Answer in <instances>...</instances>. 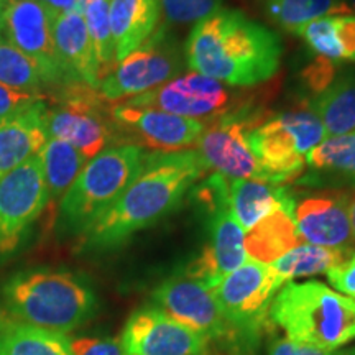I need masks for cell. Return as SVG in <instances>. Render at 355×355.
I'll list each match as a JSON object with an SVG mask.
<instances>
[{
    "label": "cell",
    "mask_w": 355,
    "mask_h": 355,
    "mask_svg": "<svg viewBox=\"0 0 355 355\" xmlns=\"http://www.w3.org/2000/svg\"><path fill=\"white\" fill-rule=\"evenodd\" d=\"M309 173L300 184L355 191V132L327 137L306 157Z\"/></svg>",
    "instance_id": "cell-21"
},
{
    "label": "cell",
    "mask_w": 355,
    "mask_h": 355,
    "mask_svg": "<svg viewBox=\"0 0 355 355\" xmlns=\"http://www.w3.org/2000/svg\"><path fill=\"white\" fill-rule=\"evenodd\" d=\"M38 2L46 8V12L50 13L51 20H55L56 17L63 15V13L76 8V0H38Z\"/></svg>",
    "instance_id": "cell-39"
},
{
    "label": "cell",
    "mask_w": 355,
    "mask_h": 355,
    "mask_svg": "<svg viewBox=\"0 0 355 355\" xmlns=\"http://www.w3.org/2000/svg\"><path fill=\"white\" fill-rule=\"evenodd\" d=\"M339 355H355V349L350 350V352H340Z\"/></svg>",
    "instance_id": "cell-43"
},
{
    "label": "cell",
    "mask_w": 355,
    "mask_h": 355,
    "mask_svg": "<svg viewBox=\"0 0 355 355\" xmlns=\"http://www.w3.org/2000/svg\"><path fill=\"white\" fill-rule=\"evenodd\" d=\"M0 83L30 92H40L44 86H53L38 61L6 42H0Z\"/></svg>",
    "instance_id": "cell-30"
},
{
    "label": "cell",
    "mask_w": 355,
    "mask_h": 355,
    "mask_svg": "<svg viewBox=\"0 0 355 355\" xmlns=\"http://www.w3.org/2000/svg\"><path fill=\"white\" fill-rule=\"evenodd\" d=\"M183 68L180 48L166 25L158 26L146 42L114 66L101 79L97 91L104 101H127L176 78Z\"/></svg>",
    "instance_id": "cell-7"
},
{
    "label": "cell",
    "mask_w": 355,
    "mask_h": 355,
    "mask_svg": "<svg viewBox=\"0 0 355 355\" xmlns=\"http://www.w3.org/2000/svg\"><path fill=\"white\" fill-rule=\"evenodd\" d=\"M50 202L40 153L0 180V257L12 255Z\"/></svg>",
    "instance_id": "cell-9"
},
{
    "label": "cell",
    "mask_w": 355,
    "mask_h": 355,
    "mask_svg": "<svg viewBox=\"0 0 355 355\" xmlns=\"http://www.w3.org/2000/svg\"><path fill=\"white\" fill-rule=\"evenodd\" d=\"M243 243L248 259L266 265H272L273 261L303 243L293 217V194L290 202L278 207L272 214L257 222L250 230H247Z\"/></svg>",
    "instance_id": "cell-23"
},
{
    "label": "cell",
    "mask_w": 355,
    "mask_h": 355,
    "mask_svg": "<svg viewBox=\"0 0 355 355\" xmlns=\"http://www.w3.org/2000/svg\"><path fill=\"white\" fill-rule=\"evenodd\" d=\"M340 352H331L313 347V345L300 344L296 340L288 339V337H277L268 345V354L266 355H339Z\"/></svg>",
    "instance_id": "cell-38"
},
{
    "label": "cell",
    "mask_w": 355,
    "mask_h": 355,
    "mask_svg": "<svg viewBox=\"0 0 355 355\" xmlns=\"http://www.w3.org/2000/svg\"><path fill=\"white\" fill-rule=\"evenodd\" d=\"M293 35L303 40L309 50L316 53L319 58L329 60L332 63L343 61V50H340L334 28V17H324V19L309 21L296 28Z\"/></svg>",
    "instance_id": "cell-32"
},
{
    "label": "cell",
    "mask_w": 355,
    "mask_h": 355,
    "mask_svg": "<svg viewBox=\"0 0 355 355\" xmlns=\"http://www.w3.org/2000/svg\"><path fill=\"white\" fill-rule=\"evenodd\" d=\"M46 130L50 139L68 141L87 159L107 148L112 127L99 112L96 97L84 89L66 97L63 104L48 109Z\"/></svg>",
    "instance_id": "cell-17"
},
{
    "label": "cell",
    "mask_w": 355,
    "mask_h": 355,
    "mask_svg": "<svg viewBox=\"0 0 355 355\" xmlns=\"http://www.w3.org/2000/svg\"><path fill=\"white\" fill-rule=\"evenodd\" d=\"M326 277L332 290L355 301V252H350L340 263L332 266Z\"/></svg>",
    "instance_id": "cell-36"
},
{
    "label": "cell",
    "mask_w": 355,
    "mask_h": 355,
    "mask_svg": "<svg viewBox=\"0 0 355 355\" xmlns=\"http://www.w3.org/2000/svg\"><path fill=\"white\" fill-rule=\"evenodd\" d=\"M69 345L73 355H125L121 339L112 337H73Z\"/></svg>",
    "instance_id": "cell-35"
},
{
    "label": "cell",
    "mask_w": 355,
    "mask_h": 355,
    "mask_svg": "<svg viewBox=\"0 0 355 355\" xmlns=\"http://www.w3.org/2000/svg\"><path fill=\"white\" fill-rule=\"evenodd\" d=\"M91 2H92V0H76V10L83 12L84 8H86Z\"/></svg>",
    "instance_id": "cell-41"
},
{
    "label": "cell",
    "mask_w": 355,
    "mask_h": 355,
    "mask_svg": "<svg viewBox=\"0 0 355 355\" xmlns=\"http://www.w3.org/2000/svg\"><path fill=\"white\" fill-rule=\"evenodd\" d=\"M157 306L175 321L184 324L207 340H232L237 331L225 319L214 293L186 275L163 279L152 293Z\"/></svg>",
    "instance_id": "cell-12"
},
{
    "label": "cell",
    "mask_w": 355,
    "mask_h": 355,
    "mask_svg": "<svg viewBox=\"0 0 355 355\" xmlns=\"http://www.w3.org/2000/svg\"><path fill=\"white\" fill-rule=\"evenodd\" d=\"M146 152L127 144L110 146L91 158L71 188L60 199L56 230L79 237L97 217L104 214L139 175Z\"/></svg>",
    "instance_id": "cell-5"
},
{
    "label": "cell",
    "mask_w": 355,
    "mask_h": 355,
    "mask_svg": "<svg viewBox=\"0 0 355 355\" xmlns=\"http://www.w3.org/2000/svg\"><path fill=\"white\" fill-rule=\"evenodd\" d=\"M207 168L196 150L146 153L139 175L104 214L79 235V252H109L152 227L183 202Z\"/></svg>",
    "instance_id": "cell-1"
},
{
    "label": "cell",
    "mask_w": 355,
    "mask_h": 355,
    "mask_svg": "<svg viewBox=\"0 0 355 355\" xmlns=\"http://www.w3.org/2000/svg\"><path fill=\"white\" fill-rule=\"evenodd\" d=\"M0 42H2V24H0Z\"/></svg>",
    "instance_id": "cell-44"
},
{
    "label": "cell",
    "mask_w": 355,
    "mask_h": 355,
    "mask_svg": "<svg viewBox=\"0 0 355 355\" xmlns=\"http://www.w3.org/2000/svg\"><path fill=\"white\" fill-rule=\"evenodd\" d=\"M290 201L291 189L283 184L261 180H229V211L245 232Z\"/></svg>",
    "instance_id": "cell-24"
},
{
    "label": "cell",
    "mask_w": 355,
    "mask_h": 355,
    "mask_svg": "<svg viewBox=\"0 0 355 355\" xmlns=\"http://www.w3.org/2000/svg\"><path fill=\"white\" fill-rule=\"evenodd\" d=\"M122 104L198 119L225 114V109L230 105V92L216 79L198 73H186L152 91L130 97Z\"/></svg>",
    "instance_id": "cell-16"
},
{
    "label": "cell",
    "mask_w": 355,
    "mask_h": 355,
    "mask_svg": "<svg viewBox=\"0 0 355 355\" xmlns=\"http://www.w3.org/2000/svg\"><path fill=\"white\" fill-rule=\"evenodd\" d=\"M53 42L61 64L74 81L97 89L99 64L84 20V13L73 8L53 20Z\"/></svg>",
    "instance_id": "cell-19"
},
{
    "label": "cell",
    "mask_w": 355,
    "mask_h": 355,
    "mask_svg": "<svg viewBox=\"0 0 355 355\" xmlns=\"http://www.w3.org/2000/svg\"><path fill=\"white\" fill-rule=\"evenodd\" d=\"M334 28L343 50V61H355V15H336Z\"/></svg>",
    "instance_id": "cell-37"
},
{
    "label": "cell",
    "mask_w": 355,
    "mask_h": 355,
    "mask_svg": "<svg viewBox=\"0 0 355 355\" xmlns=\"http://www.w3.org/2000/svg\"><path fill=\"white\" fill-rule=\"evenodd\" d=\"M309 109L318 115L327 137L355 132V73H344L309 101Z\"/></svg>",
    "instance_id": "cell-26"
},
{
    "label": "cell",
    "mask_w": 355,
    "mask_h": 355,
    "mask_svg": "<svg viewBox=\"0 0 355 355\" xmlns=\"http://www.w3.org/2000/svg\"><path fill=\"white\" fill-rule=\"evenodd\" d=\"M0 355H73L69 337L19 321L0 309Z\"/></svg>",
    "instance_id": "cell-25"
},
{
    "label": "cell",
    "mask_w": 355,
    "mask_h": 355,
    "mask_svg": "<svg viewBox=\"0 0 355 355\" xmlns=\"http://www.w3.org/2000/svg\"><path fill=\"white\" fill-rule=\"evenodd\" d=\"M110 121L119 132L135 140L133 145L148 146L153 152H180L196 145L207 122L181 117L157 109L130 107L117 104L109 110Z\"/></svg>",
    "instance_id": "cell-15"
},
{
    "label": "cell",
    "mask_w": 355,
    "mask_h": 355,
    "mask_svg": "<svg viewBox=\"0 0 355 355\" xmlns=\"http://www.w3.org/2000/svg\"><path fill=\"white\" fill-rule=\"evenodd\" d=\"M345 2H347V6L350 7V10H355V0H345Z\"/></svg>",
    "instance_id": "cell-42"
},
{
    "label": "cell",
    "mask_w": 355,
    "mask_h": 355,
    "mask_svg": "<svg viewBox=\"0 0 355 355\" xmlns=\"http://www.w3.org/2000/svg\"><path fill=\"white\" fill-rule=\"evenodd\" d=\"M349 216H350V225H352V232H354V239H355V191H352V194H350Z\"/></svg>",
    "instance_id": "cell-40"
},
{
    "label": "cell",
    "mask_w": 355,
    "mask_h": 355,
    "mask_svg": "<svg viewBox=\"0 0 355 355\" xmlns=\"http://www.w3.org/2000/svg\"><path fill=\"white\" fill-rule=\"evenodd\" d=\"M40 157L50 201H60L64 196L89 162L79 150L60 139H48Z\"/></svg>",
    "instance_id": "cell-27"
},
{
    "label": "cell",
    "mask_w": 355,
    "mask_h": 355,
    "mask_svg": "<svg viewBox=\"0 0 355 355\" xmlns=\"http://www.w3.org/2000/svg\"><path fill=\"white\" fill-rule=\"evenodd\" d=\"M2 42L38 61L53 86H78L66 73L53 42V20L38 0H0Z\"/></svg>",
    "instance_id": "cell-10"
},
{
    "label": "cell",
    "mask_w": 355,
    "mask_h": 355,
    "mask_svg": "<svg viewBox=\"0 0 355 355\" xmlns=\"http://www.w3.org/2000/svg\"><path fill=\"white\" fill-rule=\"evenodd\" d=\"M268 318L300 344L337 352L355 340V301L321 282H290L270 306Z\"/></svg>",
    "instance_id": "cell-4"
},
{
    "label": "cell",
    "mask_w": 355,
    "mask_h": 355,
    "mask_svg": "<svg viewBox=\"0 0 355 355\" xmlns=\"http://www.w3.org/2000/svg\"><path fill=\"white\" fill-rule=\"evenodd\" d=\"M224 0H159L166 24L191 25L206 20L222 8Z\"/></svg>",
    "instance_id": "cell-33"
},
{
    "label": "cell",
    "mask_w": 355,
    "mask_h": 355,
    "mask_svg": "<svg viewBox=\"0 0 355 355\" xmlns=\"http://www.w3.org/2000/svg\"><path fill=\"white\" fill-rule=\"evenodd\" d=\"M282 286L272 265L248 259L211 290L237 334L255 337L266 322L270 306Z\"/></svg>",
    "instance_id": "cell-8"
},
{
    "label": "cell",
    "mask_w": 355,
    "mask_h": 355,
    "mask_svg": "<svg viewBox=\"0 0 355 355\" xmlns=\"http://www.w3.org/2000/svg\"><path fill=\"white\" fill-rule=\"evenodd\" d=\"M352 250H340V248H327L311 243H300L293 250L288 252L273 261L272 268L283 285L296 278L314 277V275L327 273L332 266L340 263Z\"/></svg>",
    "instance_id": "cell-29"
},
{
    "label": "cell",
    "mask_w": 355,
    "mask_h": 355,
    "mask_svg": "<svg viewBox=\"0 0 355 355\" xmlns=\"http://www.w3.org/2000/svg\"><path fill=\"white\" fill-rule=\"evenodd\" d=\"M326 139V128L311 109L279 114L259 122L247 133L263 180L275 184L296 180L306 170L308 153Z\"/></svg>",
    "instance_id": "cell-6"
},
{
    "label": "cell",
    "mask_w": 355,
    "mask_h": 355,
    "mask_svg": "<svg viewBox=\"0 0 355 355\" xmlns=\"http://www.w3.org/2000/svg\"><path fill=\"white\" fill-rule=\"evenodd\" d=\"M259 117L254 112L239 110L234 114L225 112L207 122L196 144V152L207 170H216L234 180L265 181L263 171L247 140L248 130L260 122Z\"/></svg>",
    "instance_id": "cell-11"
},
{
    "label": "cell",
    "mask_w": 355,
    "mask_h": 355,
    "mask_svg": "<svg viewBox=\"0 0 355 355\" xmlns=\"http://www.w3.org/2000/svg\"><path fill=\"white\" fill-rule=\"evenodd\" d=\"M293 194V217L311 245L350 250L355 239L350 225L349 202L352 191L319 189Z\"/></svg>",
    "instance_id": "cell-14"
},
{
    "label": "cell",
    "mask_w": 355,
    "mask_h": 355,
    "mask_svg": "<svg viewBox=\"0 0 355 355\" xmlns=\"http://www.w3.org/2000/svg\"><path fill=\"white\" fill-rule=\"evenodd\" d=\"M260 6L270 20L290 33L324 17L352 13L345 0H260Z\"/></svg>",
    "instance_id": "cell-28"
},
{
    "label": "cell",
    "mask_w": 355,
    "mask_h": 355,
    "mask_svg": "<svg viewBox=\"0 0 355 355\" xmlns=\"http://www.w3.org/2000/svg\"><path fill=\"white\" fill-rule=\"evenodd\" d=\"M279 37L245 13L220 8L191 30L184 61L193 73L234 87H252L278 73Z\"/></svg>",
    "instance_id": "cell-2"
},
{
    "label": "cell",
    "mask_w": 355,
    "mask_h": 355,
    "mask_svg": "<svg viewBox=\"0 0 355 355\" xmlns=\"http://www.w3.org/2000/svg\"><path fill=\"white\" fill-rule=\"evenodd\" d=\"M109 2L110 0H92L83 10L89 38H91L97 64H99L101 79L107 76L115 66V48L109 21Z\"/></svg>",
    "instance_id": "cell-31"
},
{
    "label": "cell",
    "mask_w": 355,
    "mask_h": 355,
    "mask_svg": "<svg viewBox=\"0 0 355 355\" xmlns=\"http://www.w3.org/2000/svg\"><path fill=\"white\" fill-rule=\"evenodd\" d=\"M0 296L10 316L64 336L84 326L97 308L91 285L69 270H24L3 283Z\"/></svg>",
    "instance_id": "cell-3"
},
{
    "label": "cell",
    "mask_w": 355,
    "mask_h": 355,
    "mask_svg": "<svg viewBox=\"0 0 355 355\" xmlns=\"http://www.w3.org/2000/svg\"><path fill=\"white\" fill-rule=\"evenodd\" d=\"M125 355H207L209 340L148 304L133 311L123 326Z\"/></svg>",
    "instance_id": "cell-13"
},
{
    "label": "cell",
    "mask_w": 355,
    "mask_h": 355,
    "mask_svg": "<svg viewBox=\"0 0 355 355\" xmlns=\"http://www.w3.org/2000/svg\"><path fill=\"white\" fill-rule=\"evenodd\" d=\"M245 230L237 224L227 206L209 212V241L186 266V277L214 288L222 278L248 260Z\"/></svg>",
    "instance_id": "cell-18"
},
{
    "label": "cell",
    "mask_w": 355,
    "mask_h": 355,
    "mask_svg": "<svg viewBox=\"0 0 355 355\" xmlns=\"http://www.w3.org/2000/svg\"><path fill=\"white\" fill-rule=\"evenodd\" d=\"M44 101L0 121V180L30 157L42 152L50 135Z\"/></svg>",
    "instance_id": "cell-20"
},
{
    "label": "cell",
    "mask_w": 355,
    "mask_h": 355,
    "mask_svg": "<svg viewBox=\"0 0 355 355\" xmlns=\"http://www.w3.org/2000/svg\"><path fill=\"white\" fill-rule=\"evenodd\" d=\"M159 0H110L109 21L115 64L140 48L159 26Z\"/></svg>",
    "instance_id": "cell-22"
},
{
    "label": "cell",
    "mask_w": 355,
    "mask_h": 355,
    "mask_svg": "<svg viewBox=\"0 0 355 355\" xmlns=\"http://www.w3.org/2000/svg\"><path fill=\"white\" fill-rule=\"evenodd\" d=\"M42 101H44L42 92L20 91V89L6 86V84L0 83V121L24 112V110L30 109Z\"/></svg>",
    "instance_id": "cell-34"
}]
</instances>
